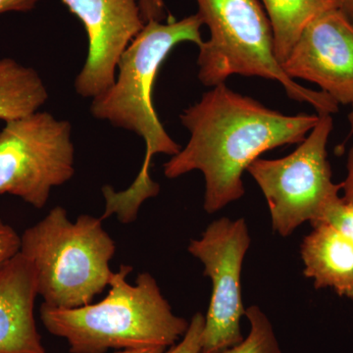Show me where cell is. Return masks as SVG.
Instances as JSON below:
<instances>
[{
  "label": "cell",
  "instance_id": "3957f363",
  "mask_svg": "<svg viewBox=\"0 0 353 353\" xmlns=\"http://www.w3.org/2000/svg\"><path fill=\"white\" fill-rule=\"evenodd\" d=\"M122 265L113 272L108 296L77 308H54L43 303L41 319L53 336L64 339L71 353H108L109 350L171 347L183 338L190 322L174 314L150 273L139 274Z\"/></svg>",
  "mask_w": 353,
  "mask_h": 353
},
{
  "label": "cell",
  "instance_id": "44dd1931",
  "mask_svg": "<svg viewBox=\"0 0 353 353\" xmlns=\"http://www.w3.org/2000/svg\"><path fill=\"white\" fill-rule=\"evenodd\" d=\"M347 170V178L341 183V190H343V199L353 203V145L348 152Z\"/></svg>",
  "mask_w": 353,
  "mask_h": 353
},
{
  "label": "cell",
  "instance_id": "6da1fadb",
  "mask_svg": "<svg viewBox=\"0 0 353 353\" xmlns=\"http://www.w3.org/2000/svg\"><path fill=\"white\" fill-rule=\"evenodd\" d=\"M180 120L190 141L165 162L164 175L176 179L201 171L203 208L213 214L245 196L243 174L254 160L279 146L301 143L319 114L285 115L221 83L185 109Z\"/></svg>",
  "mask_w": 353,
  "mask_h": 353
},
{
  "label": "cell",
  "instance_id": "8fae6325",
  "mask_svg": "<svg viewBox=\"0 0 353 353\" xmlns=\"http://www.w3.org/2000/svg\"><path fill=\"white\" fill-rule=\"evenodd\" d=\"M36 272L22 253L0 268V353H48L34 319Z\"/></svg>",
  "mask_w": 353,
  "mask_h": 353
},
{
  "label": "cell",
  "instance_id": "7c38bea8",
  "mask_svg": "<svg viewBox=\"0 0 353 353\" xmlns=\"http://www.w3.org/2000/svg\"><path fill=\"white\" fill-rule=\"evenodd\" d=\"M304 275L316 290L332 288L340 296L353 299V245L331 225L313 227L301 245Z\"/></svg>",
  "mask_w": 353,
  "mask_h": 353
},
{
  "label": "cell",
  "instance_id": "ba28073f",
  "mask_svg": "<svg viewBox=\"0 0 353 353\" xmlns=\"http://www.w3.org/2000/svg\"><path fill=\"white\" fill-rule=\"evenodd\" d=\"M250 241L245 219L229 218L211 223L201 239L190 241L189 252L201 260L204 276L212 283L201 353H221L243 340L241 275Z\"/></svg>",
  "mask_w": 353,
  "mask_h": 353
},
{
  "label": "cell",
  "instance_id": "e0dca14e",
  "mask_svg": "<svg viewBox=\"0 0 353 353\" xmlns=\"http://www.w3.org/2000/svg\"><path fill=\"white\" fill-rule=\"evenodd\" d=\"M203 328L204 315L196 313L190 319L189 328L180 343L172 345L164 353H201Z\"/></svg>",
  "mask_w": 353,
  "mask_h": 353
},
{
  "label": "cell",
  "instance_id": "ac0fdd59",
  "mask_svg": "<svg viewBox=\"0 0 353 353\" xmlns=\"http://www.w3.org/2000/svg\"><path fill=\"white\" fill-rule=\"evenodd\" d=\"M21 236L0 219V268L20 252Z\"/></svg>",
  "mask_w": 353,
  "mask_h": 353
},
{
  "label": "cell",
  "instance_id": "277c9868",
  "mask_svg": "<svg viewBox=\"0 0 353 353\" xmlns=\"http://www.w3.org/2000/svg\"><path fill=\"white\" fill-rule=\"evenodd\" d=\"M102 221L83 214L71 222L57 206L21 236L20 252L34 267L43 304L81 307L108 287L116 245Z\"/></svg>",
  "mask_w": 353,
  "mask_h": 353
},
{
  "label": "cell",
  "instance_id": "9c48e42d",
  "mask_svg": "<svg viewBox=\"0 0 353 353\" xmlns=\"http://www.w3.org/2000/svg\"><path fill=\"white\" fill-rule=\"evenodd\" d=\"M87 32V58L77 94L94 99L112 87L123 53L145 27L138 0H61Z\"/></svg>",
  "mask_w": 353,
  "mask_h": 353
},
{
  "label": "cell",
  "instance_id": "8992f818",
  "mask_svg": "<svg viewBox=\"0 0 353 353\" xmlns=\"http://www.w3.org/2000/svg\"><path fill=\"white\" fill-rule=\"evenodd\" d=\"M333 118L319 114V121L294 152L279 159L257 158L248 171L268 202L274 231L288 236L303 223L321 222L336 199L341 183L332 179L327 145Z\"/></svg>",
  "mask_w": 353,
  "mask_h": 353
},
{
  "label": "cell",
  "instance_id": "7402d4cb",
  "mask_svg": "<svg viewBox=\"0 0 353 353\" xmlns=\"http://www.w3.org/2000/svg\"><path fill=\"white\" fill-rule=\"evenodd\" d=\"M340 10L352 21L353 24V0H336Z\"/></svg>",
  "mask_w": 353,
  "mask_h": 353
},
{
  "label": "cell",
  "instance_id": "7a4b0ae2",
  "mask_svg": "<svg viewBox=\"0 0 353 353\" xmlns=\"http://www.w3.org/2000/svg\"><path fill=\"white\" fill-rule=\"evenodd\" d=\"M202 25L199 14L167 23H146L121 57L112 87L92 99L90 110L95 119L136 132L145 143L143 166L132 185L120 192L110 185L102 188L105 199L102 220L116 215L120 222L130 224L136 221L143 202L159 194L160 185L150 176L152 157L159 153L174 157L181 146L158 118L153 87L160 67L178 44L189 41L201 46Z\"/></svg>",
  "mask_w": 353,
  "mask_h": 353
},
{
  "label": "cell",
  "instance_id": "2e32d148",
  "mask_svg": "<svg viewBox=\"0 0 353 353\" xmlns=\"http://www.w3.org/2000/svg\"><path fill=\"white\" fill-rule=\"evenodd\" d=\"M322 223L331 225L353 245V203L343 201V197L336 199L325 211L319 224Z\"/></svg>",
  "mask_w": 353,
  "mask_h": 353
},
{
  "label": "cell",
  "instance_id": "ffe728a7",
  "mask_svg": "<svg viewBox=\"0 0 353 353\" xmlns=\"http://www.w3.org/2000/svg\"><path fill=\"white\" fill-rule=\"evenodd\" d=\"M41 0H0V15L8 12H29Z\"/></svg>",
  "mask_w": 353,
  "mask_h": 353
},
{
  "label": "cell",
  "instance_id": "52a82bcc",
  "mask_svg": "<svg viewBox=\"0 0 353 353\" xmlns=\"http://www.w3.org/2000/svg\"><path fill=\"white\" fill-rule=\"evenodd\" d=\"M75 174L72 125L46 111L6 121L0 131V194L43 208Z\"/></svg>",
  "mask_w": 353,
  "mask_h": 353
},
{
  "label": "cell",
  "instance_id": "9a60e30c",
  "mask_svg": "<svg viewBox=\"0 0 353 353\" xmlns=\"http://www.w3.org/2000/svg\"><path fill=\"white\" fill-rule=\"evenodd\" d=\"M245 315L250 325L248 336L221 353H282L273 326L263 311L253 305L245 309Z\"/></svg>",
  "mask_w": 353,
  "mask_h": 353
},
{
  "label": "cell",
  "instance_id": "603a6c76",
  "mask_svg": "<svg viewBox=\"0 0 353 353\" xmlns=\"http://www.w3.org/2000/svg\"><path fill=\"white\" fill-rule=\"evenodd\" d=\"M167 348L165 347H145L138 348V350H117L112 353H164Z\"/></svg>",
  "mask_w": 353,
  "mask_h": 353
},
{
  "label": "cell",
  "instance_id": "4fadbf2b",
  "mask_svg": "<svg viewBox=\"0 0 353 353\" xmlns=\"http://www.w3.org/2000/svg\"><path fill=\"white\" fill-rule=\"evenodd\" d=\"M39 72L13 58L0 59V120L4 122L39 111L48 101Z\"/></svg>",
  "mask_w": 353,
  "mask_h": 353
},
{
  "label": "cell",
  "instance_id": "5b68a950",
  "mask_svg": "<svg viewBox=\"0 0 353 353\" xmlns=\"http://www.w3.org/2000/svg\"><path fill=\"white\" fill-rule=\"evenodd\" d=\"M210 37L199 48V80L206 87L233 75L277 81L290 99L310 104L318 114L338 112L339 103L322 90L304 88L287 75L274 52L273 31L259 0H196Z\"/></svg>",
  "mask_w": 353,
  "mask_h": 353
},
{
  "label": "cell",
  "instance_id": "30bf717a",
  "mask_svg": "<svg viewBox=\"0 0 353 353\" xmlns=\"http://www.w3.org/2000/svg\"><path fill=\"white\" fill-rule=\"evenodd\" d=\"M290 78L315 83L336 103L353 104V24L331 9L299 34L282 64Z\"/></svg>",
  "mask_w": 353,
  "mask_h": 353
},
{
  "label": "cell",
  "instance_id": "d6986e66",
  "mask_svg": "<svg viewBox=\"0 0 353 353\" xmlns=\"http://www.w3.org/2000/svg\"><path fill=\"white\" fill-rule=\"evenodd\" d=\"M138 1L141 18L145 24L150 21L163 22L166 18L164 0H138Z\"/></svg>",
  "mask_w": 353,
  "mask_h": 353
},
{
  "label": "cell",
  "instance_id": "5bb4252c",
  "mask_svg": "<svg viewBox=\"0 0 353 353\" xmlns=\"http://www.w3.org/2000/svg\"><path fill=\"white\" fill-rule=\"evenodd\" d=\"M273 31L274 52L282 64L299 34L316 17L339 8L336 0H262Z\"/></svg>",
  "mask_w": 353,
  "mask_h": 353
},
{
  "label": "cell",
  "instance_id": "cb8c5ba5",
  "mask_svg": "<svg viewBox=\"0 0 353 353\" xmlns=\"http://www.w3.org/2000/svg\"><path fill=\"white\" fill-rule=\"evenodd\" d=\"M348 121H350V128H352V132H353V104L352 105V111L348 114Z\"/></svg>",
  "mask_w": 353,
  "mask_h": 353
}]
</instances>
